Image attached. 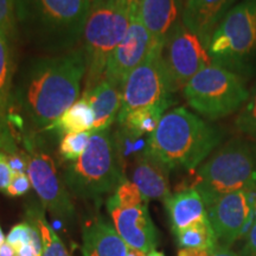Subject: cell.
I'll return each mask as SVG.
<instances>
[{
	"mask_svg": "<svg viewBox=\"0 0 256 256\" xmlns=\"http://www.w3.org/2000/svg\"><path fill=\"white\" fill-rule=\"evenodd\" d=\"M235 127L240 133L256 140V87L236 118Z\"/></svg>",
	"mask_w": 256,
	"mask_h": 256,
	"instance_id": "obj_27",
	"label": "cell"
},
{
	"mask_svg": "<svg viewBox=\"0 0 256 256\" xmlns=\"http://www.w3.org/2000/svg\"><path fill=\"white\" fill-rule=\"evenodd\" d=\"M31 188V180L26 172H19V174H14L11 183L5 194L8 197H22L26 194Z\"/></svg>",
	"mask_w": 256,
	"mask_h": 256,
	"instance_id": "obj_30",
	"label": "cell"
},
{
	"mask_svg": "<svg viewBox=\"0 0 256 256\" xmlns=\"http://www.w3.org/2000/svg\"><path fill=\"white\" fill-rule=\"evenodd\" d=\"M209 218L218 244L230 247L238 236L252 226L254 220L252 204L248 191L226 194L206 206Z\"/></svg>",
	"mask_w": 256,
	"mask_h": 256,
	"instance_id": "obj_14",
	"label": "cell"
},
{
	"mask_svg": "<svg viewBox=\"0 0 256 256\" xmlns=\"http://www.w3.org/2000/svg\"><path fill=\"white\" fill-rule=\"evenodd\" d=\"M95 114L88 98L82 95L78 101L66 110L55 122L46 127V132L56 130L60 136L68 133H81L92 130Z\"/></svg>",
	"mask_w": 256,
	"mask_h": 256,
	"instance_id": "obj_22",
	"label": "cell"
},
{
	"mask_svg": "<svg viewBox=\"0 0 256 256\" xmlns=\"http://www.w3.org/2000/svg\"><path fill=\"white\" fill-rule=\"evenodd\" d=\"M130 12V0H92L81 40L87 64L83 92L104 80L110 57L128 30Z\"/></svg>",
	"mask_w": 256,
	"mask_h": 256,
	"instance_id": "obj_5",
	"label": "cell"
},
{
	"mask_svg": "<svg viewBox=\"0 0 256 256\" xmlns=\"http://www.w3.org/2000/svg\"><path fill=\"white\" fill-rule=\"evenodd\" d=\"M87 64L82 49L31 60L22 72L12 102L22 122L44 130L81 98Z\"/></svg>",
	"mask_w": 256,
	"mask_h": 256,
	"instance_id": "obj_1",
	"label": "cell"
},
{
	"mask_svg": "<svg viewBox=\"0 0 256 256\" xmlns=\"http://www.w3.org/2000/svg\"><path fill=\"white\" fill-rule=\"evenodd\" d=\"M127 256H147V254H146V252H142V250H138V249L128 247Z\"/></svg>",
	"mask_w": 256,
	"mask_h": 256,
	"instance_id": "obj_37",
	"label": "cell"
},
{
	"mask_svg": "<svg viewBox=\"0 0 256 256\" xmlns=\"http://www.w3.org/2000/svg\"><path fill=\"white\" fill-rule=\"evenodd\" d=\"M235 0H188L182 22L208 48L216 25L228 14Z\"/></svg>",
	"mask_w": 256,
	"mask_h": 256,
	"instance_id": "obj_17",
	"label": "cell"
},
{
	"mask_svg": "<svg viewBox=\"0 0 256 256\" xmlns=\"http://www.w3.org/2000/svg\"><path fill=\"white\" fill-rule=\"evenodd\" d=\"M24 145L26 174L42 206L62 222L72 223L75 220V206L54 159L46 152L38 150L34 140L30 136L25 138Z\"/></svg>",
	"mask_w": 256,
	"mask_h": 256,
	"instance_id": "obj_10",
	"label": "cell"
},
{
	"mask_svg": "<svg viewBox=\"0 0 256 256\" xmlns=\"http://www.w3.org/2000/svg\"><path fill=\"white\" fill-rule=\"evenodd\" d=\"M127 252L126 242L104 216H98L83 228V256H127Z\"/></svg>",
	"mask_w": 256,
	"mask_h": 256,
	"instance_id": "obj_18",
	"label": "cell"
},
{
	"mask_svg": "<svg viewBox=\"0 0 256 256\" xmlns=\"http://www.w3.org/2000/svg\"><path fill=\"white\" fill-rule=\"evenodd\" d=\"M211 57L240 60L256 50V0L234 6L214 31L209 46Z\"/></svg>",
	"mask_w": 256,
	"mask_h": 256,
	"instance_id": "obj_12",
	"label": "cell"
},
{
	"mask_svg": "<svg viewBox=\"0 0 256 256\" xmlns=\"http://www.w3.org/2000/svg\"><path fill=\"white\" fill-rule=\"evenodd\" d=\"M162 44H153L145 60L124 80L121 87V110L118 122L139 108L172 104V92L162 66Z\"/></svg>",
	"mask_w": 256,
	"mask_h": 256,
	"instance_id": "obj_9",
	"label": "cell"
},
{
	"mask_svg": "<svg viewBox=\"0 0 256 256\" xmlns=\"http://www.w3.org/2000/svg\"><path fill=\"white\" fill-rule=\"evenodd\" d=\"M164 206L174 235L192 224L208 218L206 203L194 188H184L171 194L164 202Z\"/></svg>",
	"mask_w": 256,
	"mask_h": 256,
	"instance_id": "obj_19",
	"label": "cell"
},
{
	"mask_svg": "<svg viewBox=\"0 0 256 256\" xmlns=\"http://www.w3.org/2000/svg\"><path fill=\"white\" fill-rule=\"evenodd\" d=\"M252 214H254V220H252V222H256V200L254 202V204H252Z\"/></svg>",
	"mask_w": 256,
	"mask_h": 256,
	"instance_id": "obj_40",
	"label": "cell"
},
{
	"mask_svg": "<svg viewBox=\"0 0 256 256\" xmlns=\"http://www.w3.org/2000/svg\"><path fill=\"white\" fill-rule=\"evenodd\" d=\"M10 40H11L0 30V150L8 156L23 152L17 147L10 124V112L14 95V57Z\"/></svg>",
	"mask_w": 256,
	"mask_h": 256,
	"instance_id": "obj_15",
	"label": "cell"
},
{
	"mask_svg": "<svg viewBox=\"0 0 256 256\" xmlns=\"http://www.w3.org/2000/svg\"><path fill=\"white\" fill-rule=\"evenodd\" d=\"M14 177V171L8 164V154L0 150V192H6Z\"/></svg>",
	"mask_w": 256,
	"mask_h": 256,
	"instance_id": "obj_31",
	"label": "cell"
},
{
	"mask_svg": "<svg viewBox=\"0 0 256 256\" xmlns=\"http://www.w3.org/2000/svg\"><path fill=\"white\" fill-rule=\"evenodd\" d=\"M70 194L83 200H100L113 194L124 178L121 150L110 128L92 130L90 142L78 160L68 162L62 174Z\"/></svg>",
	"mask_w": 256,
	"mask_h": 256,
	"instance_id": "obj_4",
	"label": "cell"
},
{
	"mask_svg": "<svg viewBox=\"0 0 256 256\" xmlns=\"http://www.w3.org/2000/svg\"><path fill=\"white\" fill-rule=\"evenodd\" d=\"M147 256H165V255L162 254V252H158V250H152V252H150L148 254H147Z\"/></svg>",
	"mask_w": 256,
	"mask_h": 256,
	"instance_id": "obj_38",
	"label": "cell"
},
{
	"mask_svg": "<svg viewBox=\"0 0 256 256\" xmlns=\"http://www.w3.org/2000/svg\"><path fill=\"white\" fill-rule=\"evenodd\" d=\"M162 60L170 88L174 92L184 89L194 75L209 66L212 57L200 37L183 22H177L162 44Z\"/></svg>",
	"mask_w": 256,
	"mask_h": 256,
	"instance_id": "obj_11",
	"label": "cell"
},
{
	"mask_svg": "<svg viewBox=\"0 0 256 256\" xmlns=\"http://www.w3.org/2000/svg\"><path fill=\"white\" fill-rule=\"evenodd\" d=\"M92 130L64 134L60 140L58 153L63 162H72L83 154L90 142Z\"/></svg>",
	"mask_w": 256,
	"mask_h": 256,
	"instance_id": "obj_26",
	"label": "cell"
},
{
	"mask_svg": "<svg viewBox=\"0 0 256 256\" xmlns=\"http://www.w3.org/2000/svg\"><path fill=\"white\" fill-rule=\"evenodd\" d=\"M153 46L150 32L139 14L138 0H130V25L124 40L112 54L106 66L104 80L116 87H122L124 80L134 68L145 60Z\"/></svg>",
	"mask_w": 256,
	"mask_h": 256,
	"instance_id": "obj_13",
	"label": "cell"
},
{
	"mask_svg": "<svg viewBox=\"0 0 256 256\" xmlns=\"http://www.w3.org/2000/svg\"><path fill=\"white\" fill-rule=\"evenodd\" d=\"M82 95L88 98L94 110L92 130H110L114 121L118 120L121 110V88L102 80L90 92H82Z\"/></svg>",
	"mask_w": 256,
	"mask_h": 256,
	"instance_id": "obj_21",
	"label": "cell"
},
{
	"mask_svg": "<svg viewBox=\"0 0 256 256\" xmlns=\"http://www.w3.org/2000/svg\"><path fill=\"white\" fill-rule=\"evenodd\" d=\"M212 252L206 249H196V248H182L178 252V256H211Z\"/></svg>",
	"mask_w": 256,
	"mask_h": 256,
	"instance_id": "obj_33",
	"label": "cell"
},
{
	"mask_svg": "<svg viewBox=\"0 0 256 256\" xmlns=\"http://www.w3.org/2000/svg\"><path fill=\"white\" fill-rule=\"evenodd\" d=\"M148 200L130 179L124 178L107 200L113 226L130 248L146 254L156 250L158 232L148 211Z\"/></svg>",
	"mask_w": 256,
	"mask_h": 256,
	"instance_id": "obj_8",
	"label": "cell"
},
{
	"mask_svg": "<svg viewBox=\"0 0 256 256\" xmlns=\"http://www.w3.org/2000/svg\"><path fill=\"white\" fill-rule=\"evenodd\" d=\"M220 142L216 128L198 115L178 107L162 115L145 150L168 170L192 171L208 158Z\"/></svg>",
	"mask_w": 256,
	"mask_h": 256,
	"instance_id": "obj_2",
	"label": "cell"
},
{
	"mask_svg": "<svg viewBox=\"0 0 256 256\" xmlns=\"http://www.w3.org/2000/svg\"><path fill=\"white\" fill-rule=\"evenodd\" d=\"M4 243H5V235H4V232H2V226H0V247H2Z\"/></svg>",
	"mask_w": 256,
	"mask_h": 256,
	"instance_id": "obj_39",
	"label": "cell"
},
{
	"mask_svg": "<svg viewBox=\"0 0 256 256\" xmlns=\"http://www.w3.org/2000/svg\"><path fill=\"white\" fill-rule=\"evenodd\" d=\"M192 110L209 120L229 116L247 102L249 92L235 72L211 63L192 78L183 89Z\"/></svg>",
	"mask_w": 256,
	"mask_h": 256,
	"instance_id": "obj_7",
	"label": "cell"
},
{
	"mask_svg": "<svg viewBox=\"0 0 256 256\" xmlns=\"http://www.w3.org/2000/svg\"><path fill=\"white\" fill-rule=\"evenodd\" d=\"M170 106V104H154L128 113L122 120L119 121L124 134L132 139H138L145 134L153 133Z\"/></svg>",
	"mask_w": 256,
	"mask_h": 256,
	"instance_id": "obj_23",
	"label": "cell"
},
{
	"mask_svg": "<svg viewBox=\"0 0 256 256\" xmlns=\"http://www.w3.org/2000/svg\"><path fill=\"white\" fill-rule=\"evenodd\" d=\"M180 248L206 249L214 252L218 246V240L209 218L200 220L176 234Z\"/></svg>",
	"mask_w": 256,
	"mask_h": 256,
	"instance_id": "obj_24",
	"label": "cell"
},
{
	"mask_svg": "<svg viewBox=\"0 0 256 256\" xmlns=\"http://www.w3.org/2000/svg\"><path fill=\"white\" fill-rule=\"evenodd\" d=\"M17 25V0H0V30L12 40Z\"/></svg>",
	"mask_w": 256,
	"mask_h": 256,
	"instance_id": "obj_28",
	"label": "cell"
},
{
	"mask_svg": "<svg viewBox=\"0 0 256 256\" xmlns=\"http://www.w3.org/2000/svg\"><path fill=\"white\" fill-rule=\"evenodd\" d=\"M190 188L200 192L206 206L226 194L256 190V142L230 140L200 165Z\"/></svg>",
	"mask_w": 256,
	"mask_h": 256,
	"instance_id": "obj_6",
	"label": "cell"
},
{
	"mask_svg": "<svg viewBox=\"0 0 256 256\" xmlns=\"http://www.w3.org/2000/svg\"><path fill=\"white\" fill-rule=\"evenodd\" d=\"M17 256H36V252H34L30 243V244L23 246V247L17 249Z\"/></svg>",
	"mask_w": 256,
	"mask_h": 256,
	"instance_id": "obj_36",
	"label": "cell"
},
{
	"mask_svg": "<svg viewBox=\"0 0 256 256\" xmlns=\"http://www.w3.org/2000/svg\"><path fill=\"white\" fill-rule=\"evenodd\" d=\"M92 0H17V23L34 46L56 54L82 40Z\"/></svg>",
	"mask_w": 256,
	"mask_h": 256,
	"instance_id": "obj_3",
	"label": "cell"
},
{
	"mask_svg": "<svg viewBox=\"0 0 256 256\" xmlns=\"http://www.w3.org/2000/svg\"><path fill=\"white\" fill-rule=\"evenodd\" d=\"M168 171L164 164L144 150L134 160L130 182L147 200L165 202L172 194Z\"/></svg>",
	"mask_w": 256,
	"mask_h": 256,
	"instance_id": "obj_16",
	"label": "cell"
},
{
	"mask_svg": "<svg viewBox=\"0 0 256 256\" xmlns=\"http://www.w3.org/2000/svg\"><path fill=\"white\" fill-rule=\"evenodd\" d=\"M6 242L11 244L16 250L23 246L31 243V224L28 222H22L10 230L6 236Z\"/></svg>",
	"mask_w": 256,
	"mask_h": 256,
	"instance_id": "obj_29",
	"label": "cell"
},
{
	"mask_svg": "<svg viewBox=\"0 0 256 256\" xmlns=\"http://www.w3.org/2000/svg\"><path fill=\"white\" fill-rule=\"evenodd\" d=\"M0 256H17V250L8 242H5L0 247Z\"/></svg>",
	"mask_w": 256,
	"mask_h": 256,
	"instance_id": "obj_35",
	"label": "cell"
},
{
	"mask_svg": "<svg viewBox=\"0 0 256 256\" xmlns=\"http://www.w3.org/2000/svg\"><path fill=\"white\" fill-rule=\"evenodd\" d=\"M211 256H238L235 252H232L230 247H226V246H217V248L212 252Z\"/></svg>",
	"mask_w": 256,
	"mask_h": 256,
	"instance_id": "obj_34",
	"label": "cell"
},
{
	"mask_svg": "<svg viewBox=\"0 0 256 256\" xmlns=\"http://www.w3.org/2000/svg\"><path fill=\"white\" fill-rule=\"evenodd\" d=\"M242 256H256V222H252L247 235H246Z\"/></svg>",
	"mask_w": 256,
	"mask_h": 256,
	"instance_id": "obj_32",
	"label": "cell"
},
{
	"mask_svg": "<svg viewBox=\"0 0 256 256\" xmlns=\"http://www.w3.org/2000/svg\"><path fill=\"white\" fill-rule=\"evenodd\" d=\"M139 14L153 44H164L168 34L177 23L178 0H138Z\"/></svg>",
	"mask_w": 256,
	"mask_h": 256,
	"instance_id": "obj_20",
	"label": "cell"
},
{
	"mask_svg": "<svg viewBox=\"0 0 256 256\" xmlns=\"http://www.w3.org/2000/svg\"><path fill=\"white\" fill-rule=\"evenodd\" d=\"M28 220L36 224L40 230L43 244V256H72L64 243L60 241V236L46 220L43 211L37 208H32L28 210Z\"/></svg>",
	"mask_w": 256,
	"mask_h": 256,
	"instance_id": "obj_25",
	"label": "cell"
}]
</instances>
